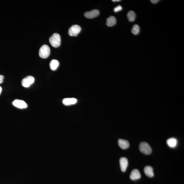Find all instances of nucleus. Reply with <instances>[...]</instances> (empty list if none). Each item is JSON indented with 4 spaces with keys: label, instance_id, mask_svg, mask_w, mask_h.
<instances>
[{
    "label": "nucleus",
    "instance_id": "f257e3e1",
    "mask_svg": "<svg viewBox=\"0 0 184 184\" xmlns=\"http://www.w3.org/2000/svg\"><path fill=\"white\" fill-rule=\"evenodd\" d=\"M49 40L50 44L53 47H58L61 44L60 35L57 33H54L50 38Z\"/></svg>",
    "mask_w": 184,
    "mask_h": 184
},
{
    "label": "nucleus",
    "instance_id": "f03ea898",
    "mask_svg": "<svg viewBox=\"0 0 184 184\" xmlns=\"http://www.w3.org/2000/svg\"><path fill=\"white\" fill-rule=\"evenodd\" d=\"M50 54V49L48 45L44 44L40 47L39 51V55L40 57L43 58L48 57Z\"/></svg>",
    "mask_w": 184,
    "mask_h": 184
},
{
    "label": "nucleus",
    "instance_id": "7ed1b4c3",
    "mask_svg": "<svg viewBox=\"0 0 184 184\" xmlns=\"http://www.w3.org/2000/svg\"><path fill=\"white\" fill-rule=\"evenodd\" d=\"M139 150L142 153L146 155H149L152 152V149L149 144L145 142L141 143L139 146Z\"/></svg>",
    "mask_w": 184,
    "mask_h": 184
},
{
    "label": "nucleus",
    "instance_id": "20e7f679",
    "mask_svg": "<svg viewBox=\"0 0 184 184\" xmlns=\"http://www.w3.org/2000/svg\"><path fill=\"white\" fill-rule=\"evenodd\" d=\"M35 82V78L32 76H26L23 78L22 81V86L25 88H28L30 86Z\"/></svg>",
    "mask_w": 184,
    "mask_h": 184
},
{
    "label": "nucleus",
    "instance_id": "39448f33",
    "mask_svg": "<svg viewBox=\"0 0 184 184\" xmlns=\"http://www.w3.org/2000/svg\"><path fill=\"white\" fill-rule=\"evenodd\" d=\"M81 30V28L79 25H75L72 26L69 30L68 33L71 36H76Z\"/></svg>",
    "mask_w": 184,
    "mask_h": 184
},
{
    "label": "nucleus",
    "instance_id": "423d86ee",
    "mask_svg": "<svg viewBox=\"0 0 184 184\" xmlns=\"http://www.w3.org/2000/svg\"><path fill=\"white\" fill-rule=\"evenodd\" d=\"M13 104L15 107L21 109L26 108L28 106L27 104L25 101L20 100H15L13 102Z\"/></svg>",
    "mask_w": 184,
    "mask_h": 184
},
{
    "label": "nucleus",
    "instance_id": "0eeeda50",
    "mask_svg": "<svg viewBox=\"0 0 184 184\" xmlns=\"http://www.w3.org/2000/svg\"><path fill=\"white\" fill-rule=\"evenodd\" d=\"M99 11L96 9H94L90 11L86 12L84 13V16L87 19H91L96 17L99 15Z\"/></svg>",
    "mask_w": 184,
    "mask_h": 184
},
{
    "label": "nucleus",
    "instance_id": "6e6552de",
    "mask_svg": "<svg viewBox=\"0 0 184 184\" xmlns=\"http://www.w3.org/2000/svg\"><path fill=\"white\" fill-rule=\"evenodd\" d=\"M120 164L121 171L122 172L126 171L128 165L127 158L125 157H122L120 159Z\"/></svg>",
    "mask_w": 184,
    "mask_h": 184
},
{
    "label": "nucleus",
    "instance_id": "1a4fd4ad",
    "mask_svg": "<svg viewBox=\"0 0 184 184\" xmlns=\"http://www.w3.org/2000/svg\"><path fill=\"white\" fill-rule=\"evenodd\" d=\"M77 101V100L75 98H66L63 100V103L64 105L69 106L75 105Z\"/></svg>",
    "mask_w": 184,
    "mask_h": 184
},
{
    "label": "nucleus",
    "instance_id": "9d476101",
    "mask_svg": "<svg viewBox=\"0 0 184 184\" xmlns=\"http://www.w3.org/2000/svg\"><path fill=\"white\" fill-rule=\"evenodd\" d=\"M141 175L139 170L137 169H134L132 171L130 175V179L132 180H136L140 179Z\"/></svg>",
    "mask_w": 184,
    "mask_h": 184
},
{
    "label": "nucleus",
    "instance_id": "9b49d317",
    "mask_svg": "<svg viewBox=\"0 0 184 184\" xmlns=\"http://www.w3.org/2000/svg\"><path fill=\"white\" fill-rule=\"evenodd\" d=\"M118 145L123 149H126L129 147L130 144L128 141L121 139L118 140Z\"/></svg>",
    "mask_w": 184,
    "mask_h": 184
},
{
    "label": "nucleus",
    "instance_id": "f8f14e48",
    "mask_svg": "<svg viewBox=\"0 0 184 184\" xmlns=\"http://www.w3.org/2000/svg\"><path fill=\"white\" fill-rule=\"evenodd\" d=\"M144 171L146 175L149 177H152L154 176L153 169L152 167L149 166H146L144 169Z\"/></svg>",
    "mask_w": 184,
    "mask_h": 184
},
{
    "label": "nucleus",
    "instance_id": "ddd939ff",
    "mask_svg": "<svg viewBox=\"0 0 184 184\" xmlns=\"http://www.w3.org/2000/svg\"><path fill=\"white\" fill-rule=\"evenodd\" d=\"M116 23V20L114 16H110L107 19L106 25L108 27H112L114 26Z\"/></svg>",
    "mask_w": 184,
    "mask_h": 184
},
{
    "label": "nucleus",
    "instance_id": "4468645a",
    "mask_svg": "<svg viewBox=\"0 0 184 184\" xmlns=\"http://www.w3.org/2000/svg\"><path fill=\"white\" fill-rule=\"evenodd\" d=\"M59 66V62L57 60L53 59L51 61L50 63V68L52 70H56Z\"/></svg>",
    "mask_w": 184,
    "mask_h": 184
},
{
    "label": "nucleus",
    "instance_id": "2eb2a0df",
    "mask_svg": "<svg viewBox=\"0 0 184 184\" xmlns=\"http://www.w3.org/2000/svg\"><path fill=\"white\" fill-rule=\"evenodd\" d=\"M167 145L171 148L175 147L177 145V140L174 138H170L167 139Z\"/></svg>",
    "mask_w": 184,
    "mask_h": 184
},
{
    "label": "nucleus",
    "instance_id": "dca6fc26",
    "mask_svg": "<svg viewBox=\"0 0 184 184\" xmlns=\"http://www.w3.org/2000/svg\"><path fill=\"white\" fill-rule=\"evenodd\" d=\"M127 17L128 21L130 22H133L136 19V13L133 11H130L127 13Z\"/></svg>",
    "mask_w": 184,
    "mask_h": 184
},
{
    "label": "nucleus",
    "instance_id": "f3484780",
    "mask_svg": "<svg viewBox=\"0 0 184 184\" xmlns=\"http://www.w3.org/2000/svg\"><path fill=\"white\" fill-rule=\"evenodd\" d=\"M132 32L133 34L135 35H138L140 31V28L139 26L137 24L133 25L132 29Z\"/></svg>",
    "mask_w": 184,
    "mask_h": 184
},
{
    "label": "nucleus",
    "instance_id": "a211bd4d",
    "mask_svg": "<svg viewBox=\"0 0 184 184\" xmlns=\"http://www.w3.org/2000/svg\"><path fill=\"white\" fill-rule=\"evenodd\" d=\"M122 7L120 5H119L118 6L116 7L114 9V12H116V13H117L120 11L122 10Z\"/></svg>",
    "mask_w": 184,
    "mask_h": 184
},
{
    "label": "nucleus",
    "instance_id": "6ab92c4d",
    "mask_svg": "<svg viewBox=\"0 0 184 184\" xmlns=\"http://www.w3.org/2000/svg\"><path fill=\"white\" fill-rule=\"evenodd\" d=\"M4 78V76L3 75H0V84L3 83Z\"/></svg>",
    "mask_w": 184,
    "mask_h": 184
},
{
    "label": "nucleus",
    "instance_id": "aec40b11",
    "mask_svg": "<svg viewBox=\"0 0 184 184\" xmlns=\"http://www.w3.org/2000/svg\"><path fill=\"white\" fill-rule=\"evenodd\" d=\"M159 1L158 0H151L150 2H151L152 3H153V4H156L158 3V2Z\"/></svg>",
    "mask_w": 184,
    "mask_h": 184
},
{
    "label": "nucleus",
    "instance_id": "412c9836",
    "mask_svg": "<svg viewBox=\"0 0 184 184\" xmlns=\"http://www.w3.org/2000/svg\"><path fill=\"white\" fill-rule=\"evenodd\" d=\"M112 1L113 2H120V1H120V0H113V1Z\"/></svg>",
    "mask_w": 184,
    "mask_h": 184
},
{
    "label": "nucleus",
    "instance_id": "4be33fe9",
    "mask_svg": "<svg viewBox=\"0 0 184 184\" xmlns=\"http://www.w3.org/2000/svg\"><path fill=\"white\" fill-rule=\"evenodd\" d=\"M2 88L0 86V94H1V92H2Z\"/></svg>",
    "mask_w": 184,
    "mask_h": 184
}]
</instances>
